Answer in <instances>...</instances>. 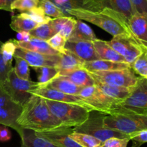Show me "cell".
Here are the masks:
<instances>
[{"instance_id":"obj_1","label":"cell","mask_w":147,"mask_h":147,"mask_svg":"<svg viewBox=\"0 0 147 147\" xmlns=\"http://www.w3.org/2000/svg\"><path fill=\"white\" fill-rule=\"evenodd\" d=\"M17 122L22 129L35 132L45 131L62 126L61 123L50 111L45 100L36 95H32L22 106Z\"/></svg>"},{"instance_id":"obj_2","label":"cell","mask_w":147,"mask_h":147,"mask_svg":"<svg viewBox=\"0 0 147 147\" xmlns=\"http://www.w3.org/2000/svg\"><path fill=\"white\" fill-rule=\"evenodd\" d=\"M69 15L78 20L92 23L114 36L122 34H131L128 22L123 16L110 9H104L100 11H93L83 8L73 9Z\"/></svg>"},{"instance_id":"obj_3","label":"cell","mask_w":147,"mask_h":147,"mask_svg":"<svg viewBox=\"0 0 147 147\" xmlns=\"http://www.w3.org/2000/svg\"><path fill=\"white\" fill-rule=\"evenodd\" d=\"M45 100L51 113L63 127L76 128L80 126L90 116V111L78 105Z\"/></svg>"},{"instance_id":"obj_4","label":"cell","mask_w":147,"mask_h":147,"mask_svg":"<svg viewBox=\"0 0 147 147\" xmlns=\"http://www.w3.org/2000/svg\"><path fill=\"white\" fill-rule=\"evenodd\" d=\"M103 123L108 129L118 131L131 138L139 132L147 130V113H128L113 116L107 115L105 116Z\"/></svg>"},{"instance_id":"obj_5","label":"cell","mask_w":147,"mask_h":147,"mask_svg":"<svg viewBox=\"0 0 147 147\" xmlns=\"http://www.w3.org/2000/svg\"><path fill=\"white\" fill-rule=\"evenodd\" d=\"M106 116L107 115L100 112L91 111L87 121L80 126L73 128V131L77 133L85 134L93 136L102 143L111 138L130 139L128 135L106 128L103 123V120Z\"/></svg>"},{"instance_id":"obj_6","label":"cell","mask_w":147,"mask_h":147,"mask_svg":"<svg viewBox=\"0 0 147 147\" xmlns=\"http://www.w3.org/2000/svg\"><path fill=\"white\" fill-rule=\"evenodd\" d=\"M38 86L37 82L19 78L13 67L9 73L7 80L1 88L15 103L23 106L32 96V92Z\"/></svg>"},{"instance_id":"obj_7","label":"cell","mask_w":147,"mask_h":147,"mask_svg":"<svg viewBox=\"0 0 147 147\" xmlns=\"http://www.w3.org/2000/svg\"><path fill=\"white\" fill-rule=\"evenodd\" d=\"M128 113H147V79L140 77L130 96L118 104L115 115Z\"/></svg>"},{"instance_id":"obj_8","label":"cell","mask_w":147,"mask_h":147,"mask_svg":"<svg viewBox=\"0 0 147 147\" xmlns=\"http://www.w3.org/2000/svg\"><path fill=\"white\" fill-rule=\"evenodd\" d=\"M79 96L91 106L94 111L111 116L116 114V107L121 102L108 96L96 86L83 88Z\"/></svg>"},{"instance_id":"obj_9","label":"cell","mask_w":147,"mask_h":147,"mask_svg":"<svg viewBox=\"0 0 147 147\" xmlns=\"http://www.w3.org/2000/svg\"><path fill=\"white\" fill-rule=\"evenodd\" d=\"M89 73L95 83H104L125 88H134L140 78L131 67L122 70L89 72Z\"/></svg>"},{"instance_id":"obj_10","label":"cell","mask_w":147,"mask_h":147,"mask_svg":"<svg viewBox=\"0 0 147 147\" xmlns=\"http://www.w3.org/2000/svg\"><path fill=\"white\" fill-rule=\"evenodd\" d=\"M82 8L93 11L110 9L123 16L128 24L130 19L136 13L131 0H83Z\"/></svg>"},{"instance_id":"obj_11","label":"cell","mask_w":147,"mask_h":147,"mask_svg":"<svg viewBox=\"0 0 147 147\" xmlns=\"http://www.w3.org/2000/svg\"><path fill=\"white\" fill-rule=\"evenodd\" d=\"M22 110V106L17 104L0 88V125L11 127L21 135L22 129L17 121Z\"/></svg>"},{"instance_id":"obj_12","label":"cell","mask_w":147,"mask_h":147,"mask_svg":"<svg viewBox=\"0 0 147 147\" xmlns=\"http://www.w3.org/2000/svg\"><path fill=\"white\" fill-rule=\"evenodd\" d=\"M108 43L124 58L130 66L143 52V48L132 37L131 34H129L114 36Z\"/></svg>"},{"instance_id":"obj_13","label":"cell","mask_w":147,"mask_h":147,"mask_svg":"<svg viewBox=\"0 0 147 147\" xmlns=\"http://www.w3.org/2000/svg\"><path fill=\"white\" fill-rule=\"evenodd\" d=\"M32 94L40 96V97L43 98L45 99L55 100V101L78 105V106H80L82 107L85 108V109H88L90 112L94 111L93 108L89 106L79 96L66 94V93H62V92L58 91V90H55V89L47 87V86H43V85L39 84L38 87L32 92Z\"/></svg>"},{"instance_id":"obj_14","label":"cell","mask_w":147,"mask_h":147,"mask_svg":"<svg viewBox=\"0 0 147 147\" xmlns=\"http://www.w3.org/2000/svg\"><path fill=\"white\" fill-rule=\"evenodd\" d=\"M14 56L23 58L32 67H57L60 62V55H50L30 51L21 47H16Z\"/></svg>"},{"instance_id":"obj_15","label":"cell","mask_w":147,"mask_h":147,"mask_svg":"<svg viewBox=\"0 0 147 147\" xmlns=\"http://www.w3.org/2000/svg\"><path fill=\"white\" fill-rule=\"evenodd\" d=\"M73 132V128L61 126L45 131L35 132V134L58 147H82L70 137Z\"/></svg>"},{"instance_id":"obj_16","label":"cell","mask_w":147,"mask_h":147,"mask_svg":"<svg viewBox=\"0 0 147 147\" xmlns=\"http://www.w3.org/2000/svg\"><path fill=\"white\" fill-rule=\"evenodd\" d=\"M132 37L143 49L147 50V15L136 12L129 22Z\"/></svg>"},{"instance_id":"obj_17","label":"cell","mask_w":147,"mask_h":147,"mask_svg":"<svg viewBox=\"0 0 147 147\" xmlns=\"http://www.w3.org/2000/svg\"><path fill=\"white\" fill-rule=\"evenodd\" d=\"M65 49L73 53L86 63L100 60L92 42L67 41Z\"/></svg>"},{"instance_id":"obj_18","label":"cell","mask_w":147,"mask_h":147,"mask_svg":"<svg viewBox=\"0 0 147 147\" xmlns=\"http://www.w3.org/2000/svg\"><path fill=\"white\" fill-rule=\"evenodd\" d=\"M14 42L16 47H21V48L30 50V51L36 52L41 54L50 55H60L59 52L50 47L47 41L40 40V39L31 37V39L27 42H20L16 40H14Z\"/></svg>"},{"instance_id":"obj_19","label":"cell","mask_w":147,"mask_h":147,"mask_svg":"<svg viewBox=\"0 0 147 147\" xmlns=\"http://www.w3.org/2000/svg\"><path fill=\"white\" fill-rule=\"evenodd\" d=\"M59 76L66 78L79 87L85 88L95 86L94 80L90 76L89 72L84 68L60 71Z\"/></svg>"},{"instance_id":"obj_20","label":"cell","mask_w":147,"mask_h":147,"mask_svg":"<svg viewBox=\"0 0 147 147\" xmlns=\"http://www.w3.org/2000/svg\"><path fill=\"white\" fill-rule=\"evenodd\" d=\"M76 21L77 20L72 16H65L51 19L49 22L56 34H60L67 40L74 30Z\"/></svg>"},{"instance_id":"obj_21","label":"cell","mask_w":147,"mask_h":147,"mask_svg":"<svg viewBox=\"0 0 147 147\" xmlns=\"http://www.w3.org/2000/svg\"><path fill=\"white\" fill-rule=\"evenodd\" d=\"M93 43L100 60H109L116 63H126L124 58L109 45L108 42L97 39L93 42Z\"/></svg>"},{"instance_id":"obj_22","label":"cell","mask_w":147,"mask_h":147,"mask_svg":"<svg viewBox=\"0 0 147 147\" xmlns=\"http://www.w3.org/2000/svg\"><path fill=\"white\" fill-rule=\"evenodd\" d=\"M130 67L131 66L126 63H116V62L104 60L86 62L83 65V68L88 72L111 71V70H122Z\"/></svg>"},{"instance_id":"obj_23","label":"cell","mask_w":147,"mask_h":147,"mask_svg":"<svg viewBox=\"0 0 147 147\" xmlns=\"http://www.w3.org/2000/svg\"><path fill=\"white\" fill-rule=\"evenodd\" d=\"M43 86L55 89V90L62 92V93L69 95H73V96H79L82 88H83L76 86V84L72 83L70 80H69L66 78L60 76H58L49 82L48 83L43 85Z\"/></svg>"},{"instance_id":"obj_24","label":"cell","mask_w":147,"mask_h":147,"mask_svg":"<svg viewBox=\"0 0 147 147\" xmlns=\"http://www.w3.org/2000/svg\"><path fill=\"white\" fill-rule=\"evenodd\" d=\"M97 39L93 30L87 24L83 22L82 20H77L74 30L67 41H86L93 42Z\"/></svg>"},{"instance_id":"obj_25","label":"cell","mask_w":147,"mask_h":147,"mask_svg":"<svg viewBox=\"0 0 147 147\" xmlns=\"http://www.w3.org/2000/svg\"><path fill=\"white\" fill-rule=\"evenodd\" d=\"M85 63L86 62L65 49L63 53H60V62L57 68L60 70V71H67L83 68Z\"/></svg>"},{"instance_id":"obj_26","label":"cell","mask_w":147,"mask_h":147,"mask_svg":"<svg viewBox=\"0 0 147 147\" xmlns=\"http://www.w3.org/2000/svg\"><path fill=\"white\" fill-rule=\"evenodd\" d=\"M95 86L98 88L102 92L113 99L123 101L131 95L134 88H125L121 86H111L104 83H96Z\"/></svg>"},{"instance_id":"obj_27","label":"cell","mask_w":147,"mask_h":147,"mask_svg":"<svg viewBox=\"0 0 147 147\" xmlns=\"http://www.w3.org/2000/svg\"><path fill=\"white\" fill-rule=\"evenodd\" d=\"M20 137L22 139L21 147H58L46 139L37 136L32 130L22 129Z\"/></svg>"},{"instance_id":"obj_28","label":"cell","mask_w":147,"mask_h":147,"mask_svg":"<svg viewBox=\"0 0 147 147\" xmlns=\"http://www.w3.org/2000/svg\"><path fill=\"white\" fill-rule=\"evenodd\" d=\"M37 22L32 20L24 12L14 15L11 17V21L9 26L11 30L17 33L22 32H30L38 26Z\"/></svg>"},{"instance_id":"obj_29","label":"cell","mask_w":147,"mask_h":147,"mask_svg":"<svg viewBox=\"0 0 147 147\" xmlns=\"http://www.w3.org/2000/svg\"><path fill=\"white\" fill-rule=\"evenodd\" d=\"M37 73V83L40 85H45L59 76L60 70L57 67H33Z\"/></svg>"},{"instance_id":"obj_30","label":"cell","mask_w":147,"mask_h":147,"mask_svg":"<svg viewBox=\"0 0 147 147\" xmlns=\"http://www.w3.org/2000/svg\"><path fill=\"white\" fill-rule=\"evenodd\" d=\"M29 33H30L31 37L40 39V40H45V41H47L55 34H56L55 32L53 30L50 22L40 24L34 30L29 32Z\"/></svg>"},{"instance_id":"obj_31","label":"cell","mask_w":147,"mask_h":147,"mask_svg":"<svg viewBox=\"0 0 147 147\" xmlns=\"http://www.w3.org/2000/svg\"><path fill=\"white\" fill-rule=\"evenodd\" d=\"M70 137L82 147H98L102 142L93 136L85 134L73 132Z\"/></svg>"},{"instance_id":"obj_32","label":"cell","mask_w":147,"mask_h":147,"mask_svg":"<svg viewBox=\"0 0 147 147\" xmlns=\"http://www.w3.org/2000/svg\"><path fill=\"white\" fill-rule=\"evenodd\" d=\"M131 67L139 77L147 79V50L143 49L142 53L132 63Z\"/></svg>"},{"instance_id":"obj_33","label":"cell","mask_w":147,"mask_h":147,"mask_svg":"<svg viewBox=\"0 0 147 147\" xmlns=\"http://www.w3.org/2000/svg\"><path fill=\"white\" fill-rule=\"evenodd\" d=\"M14 59L15 60L14 70L17 77L22 80H30V69L27 62L17 56H14Z\"/></svg>"},{"instance_id":"obj_34","label":"cell","mask_w":147,"mask_h":147,"mask_svg":"<svg viewBox=\"0 0 147 147\" xmlns=\"http://www.w3.org/2000/svg\"><path fill=\"white\" fill-rule=\"evenodd\" d=\"M51 2L59 9L62 10L64 14L67 17H70L69 11L73 9L82 8L83 0H50Z\"/></svg>"},{"instance_id":"obj_35","label":"cell","mask_w":147,"mask_h":147,"mask_svg":"<svg viewBox=\"0 0 147 147\" xmlns=\"http://www.w3.org/2000/svg\"><path fill=\"white\" fill-rule=\"evenodd\" d=\"M38 7L42 9L45 14L50 17L58 18L65 16L62 10L55 5L53 2H51L50 0H39Z\"/></svg>"},{"instance_id":"obj_36","label":"cell","mask_w":147,"mask_h":147,"mask_svg":"<svg viewBox=\"0 0 147 147\" xmlns=\"http://www.w3.org/2000/svg\"><path fill=\"white\" fill-rule=\"evenodd\" d=\"M38 6L39 0H14L11 5V9L12 11L16 9L22 12H26Z\"/></svg>"},{"instance_id":"obj_37","label":"cell","mask_w":147,"mask_h":147,"mask_svg":"<svg viewBox=\"0 0 147 147\" xmlns=\"http://www.w3.org/2000/svg\"><path fill=\"white\" fill-rule=\"evenodd\" d=\"M16 45L14 44V40H9L3 43L1 46V55L5 63L8 65H12Z\"/></svg>"},{"instance_id":"obj_38","label":"cell","mask_w":147,"mask_h":147,"mask_svg":"<svg viewBox=\"0 0 147 147\" xmlns=\"http://www.w3.org/2000/svg\"><path fill=\"white\" fill-rule=\"evenodd\" d=\"M24 13L28 15L32 20H34L35 22H37L39 25L49 22L52 19L51 17L46 15L42 9L40 8V7H36V8L32 9L26 11Z\"/></svg>"},{"instance_id":"obj_39","label":"cell","mask_w":147,"mask_h":147,"mask_svg":"<svg viewBox=\"0 0 147 147\" xmlns=\"http://www.w3.org/2000/svg\"><path fill=\"white\" fill-rule=\"evenodd\" d=\"M3 42L0 40V88L2 86L4 82L7 80L9 73L13 68L12 65H8L5 63L1 55V46Z\"/></svg>"},{"instance_id":"obj_40","label":"cell","mask_w":147,"mask_h":147,"mask_svg":"<svg viewBox=\"0 0 147 147\" xmlns=\"http://www.w3.org/2000/svg\"><path fill=\"white\" fill-rule=\"evenodd\" d=\"M47 42L50 45V47H53L54 50H57L60 53H63L65 50V44L67 40L60 34H55Z\"/></svg>"},{"instance_id":"obj_41","label":"cell","mask_w":147,"mask_h":147,"mask_svg":"<svg viewBox=\"0 0 147 147\" xmlns=\"http://www.w3.org/2000/svg\"><path fill=\"white\" fill-rule=\"evenodd\" d=\"M129 141L130 139L111 138L102 143L101 145L104 147H127Z\"/></svg>"},{"instance_id":"obj_42","label":"cell","mask_w":147,"mask_h":147,"mask_svg":"<svg viewBox=\"0 0 147 147\" xmlns=\"http://www.w3.org/2000/svg\"><path fill=\"white\" fill-rule=\"evenodd\" d=\"M130 139L133 142L131 147H141L142 144L147 143V130L142 131L133 135Z\"/></svg>"},{"instance_id":"obj_43","label":"cell","mask_w":147,"mask_h":147,"mask_svg":"<svg viewBox=\"0 0 147 147\" xmlns=\"http://www.w3.org/2000/svg\"><path fill=\"white\" fill-rule=\"evenodd\" d=\"M136 12L147 15V0H131Z\"/></svg>"},{"instance_id":"obj_44","label":"cell","mask_w":147,"mask_h":147,"mask_svg":"<svg viewBox=\"0 0 147 147\" xmlns=\"http://www.w3.org/2000/svg\"><path fill=\"white\" fill-rule=\"evenodd\" d=\"M11 134L8 127L3 125H0V142H5L10 140Z\"/></svg>"},{"instance_id":"obj_45","label":"cell","mask_w":147,"mask_h":147,"mask_svg":"<svg viewBox=\"0 0 147 147\" xmlns=\"http://www.w3.org/2000/svg\"><path fill=\"white\" fill-rule=\"evenodd\" d=\"M14 0H0V10L11 11L12 10L11 9V5Z\"/></svg>"},{"instance_id":"obj_46","label":"cell","mask_w":147,"mask_h":147,"mask_svg":"<svg viewBox=\"0 0 147 147\" xmlns=\"http://www.w3.org/2000/svg\"><path fill=\"white\" fill-rule=\"evenodd\" d=\"M17 41L20 42H27L31 39L30 33L28 32H19L17 34Z\"/></svg>"},{"instance_id":"obj_47","label":"cell","mask_w":147,"mask_h":147,"mask_svg":"<svg viewBox=\"0 0 147 147\" xmlns=\"http://www.w3.org/2000/svg\"><path fill=\"white\" fill-rule=\"evenodd\" d=\"M98 147H104V146H102V145H100V146H98Z\"/></svg>"}]
</instances>
